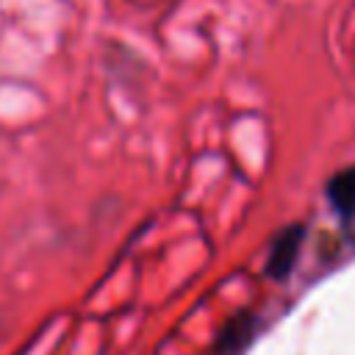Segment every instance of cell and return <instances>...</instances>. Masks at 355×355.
<instances>
[{"mask_svg": "<svg viewBox=\"0 0 355 355\" xmlns=\"http://www.w3.org/2000/svg\"><path fill=\"white\" fill-rule=\"evenodd\" d=\"M300 239H302V227H288L277 236V241L272 244V252H269V261H266V272L272 277H283L288 275L294 258H297V250H300Z\"/></svg>", "mask_w": 355, "mask_h": 355, "instance_id": "1", "label": "cell"}, {"mask_svg": "<svg viewBox=\"0 0 355 355\" xmlns=\"http://www.w3.org/2000/svg\"><path fill=\"white\" fill-rule=\"evenodd\" d=\"M330 197L336 208L344 214V222L349 225V233L355 236V172L338 175L330 186Z\"/></svg>", "mask_w": 355, "mask_h": 355, "instance_id": "2", "label": "cell"}, {"mask_svg": "<svg viewBox=\"0 0 355 355\" xmlns=\"http://www.w3.org/2000/svg\"><path fill=\"white\" fill-rule=\"evenodd\" d=\"M241 333H247V322H244V316L227 324V330L222 333V349H225V352L236 349V347L244 341V336H241Z\"/></svg>", "mask_w": 355, "mask_h": 355, "instance_id": "3", "label": "cell"}]
</instances>
